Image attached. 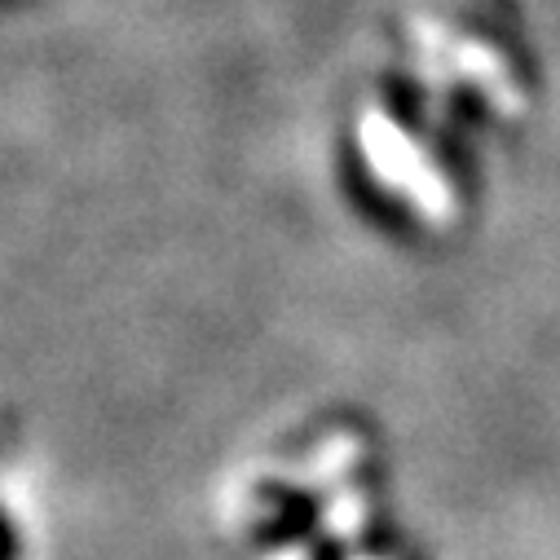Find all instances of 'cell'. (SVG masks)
I'll return each mask as SVG.
<instances>
[{
	"label": "cell",
	"instance_id": "2",
	"mask_svg": "<svg viewBox=\"0 0 560 560\" xmlns=\"http://www.w3.org/2000/svg\"><path fill=\"white\" fill-rule=\"evenodd\" d=\"M314 560H345V547L331 542V538H318L314 542Z\"/></svg>",
	"mask_w": 560,
	"mask_h": 560
},
{
	"label": "cell",
	"instance_id": "1",
	"mask_svg": "<svg viewBox=\"0 0 560 560\" xmlns=\"http://www.w3.org/2000/svg\"><path fill=\"white\" fill-rule=\"evenodd\" d=\"M265 499L273 503V516L260 521V534H256L260 542H269V547L283 542V547H288V542H301V538H310V534L318 529V503H314L310 494L269 486Z\"/></svg>",
	"mask_w": 560,
	"mask_h": 560
}]
</instances>
